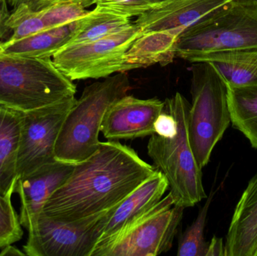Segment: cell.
Here are the masks:
<instances>
[{
	"mask_svg": "<svg viewBox=\"0 0 257 256\" xmlns=\"http://www.w3.org/2000/svg\"><path fill=\"white\" fill-rule=\"evenodd\" d=\"M248 48H257V0H229L182 32L176 57L195 63L213 53Z\"/></svg>",
	"mask_w": 257,
	"mask_h": 256,
	"instance_id": "277c9868",
	"label": "cell"
},
{
	"mask_svg": "<svg viewBox=\"0 0 257 256\" xmlns=\"http://www.w3.org/2000/svg\"><path fill=\"white\" fill-rule=\"evenodd\" d=\"M7 2L9 6H12L13 9L18 5L25 3L34 10L39 11L46 7L47 0H7Z\"/></svg>",
	"mask_w": 257,
	"mask_h": 256,
	"instance_id": "f546056e",
	"label": "cell"
},
{
	"mask_svg": "<svg viewBox=\"0 0 257 256\" xmlns=\"http://www.w3.org/2000/svg\"><path fill=\"white\" fill-rule=\"evenodd\" d=\"M217 189H211L203 207L200 209L197 217L187 227L178 240V256H205L208 243L204 237L205 224L210 205Z\"/></svg>",
	"mask_w": 257,
	"mask_h": 256,
	"instance_id": "7402d4cb",
	"label": "cell"
},
{
	"mask_svg": "<svg viewBox=\"0 0 257 256\" xmlns=\"http://www.w3.org/2000/svg\"><path fill=\"white\" fill-rule=\"evenodd\" d=\"M164 107V102L157 98L140 99L126 95L108 108L101 132L111 141L151 136L155 133L154 123Z\"/></svg>",
	"mask_w": 257,
	"mask_h": 256,
	"instance_id": "8fae6325",
	"label": "cell"
},
{
	"mask_svg": "<svg viewBox=\"0 0 257 256\" xmlns=\"http://www.w3.org/2000/svg\"><path fill=\"white\" fill-rule=\"evenodd\" d=\"M141 35L133 23L99 40L66 45L53 56V63L72 81L108 78L121 72L125 54Z\"/></svg>",
	"mask_w": 257,
	"mask_h": 256,
	"instance_id": "9c48e42d",
	"label": "cell"
},
{
	"mask_svg": "<svg viewBox=\"0 0 257 256\" xmlns=\"http://www.w3.org/2000/svg\"><path fill=\"white\" fill-rule=\"evenodd\" d=\"M22 112L0 105V195H4L18 181L17 162Z\"/></svg>",
	"mask_w": 257,
	"mask_h": 256,
	"instance_id": "e0dca14e",
	"label": "cell"
},
{
	"mask_svg": "<svg viewBox=\"0 0 257 256\" xmlns=\"http://www.w3.org/2000/svg\"><path fill=\"white\" fill-rule=\"evenodd\" d=\"M8 6L7 0H0V42L11 33L7 25L11 15Z\"/></svg>",
	"mask_w": 257,
	"mask_h": 256,
	"instance_id": "83f0119b",
	"label": "cell"
},
{
	"mask_svg": "<svg viewBox=\"0 0 257 256\" xmlns=\"http://www.w3.org/2000/svg\"><path fill=\"white\" fill-rule=\"evenodd\" d=\"M184 208L174 205L170 193L108 241L91 256H157L172 248Z\"/></svg>",
	"mask_w": 257,
	"mask_h": 256,
	"instance_id": "52a82bcc",
	"label": "cell"
},
{
	"mask_svg": "<svg viewBox=\"0 0 257 256\" xmlns=\"http://www.w3.org/2000/svg\"><path fill=\"white\" fill-rule=\"evenodd\" d=\"M184 30L175 28L142 33L125 54L121 72L172 63L176 57L178 39Z\"/></svg>",
	"mask_w": 257,
	"mask_h": 256,
	"instance_id": "2e32d148",
	"label": "cell"
},
{
	"mask_svg": "<svg viewBox=\"0 0 257 256\" xmlns=\"http://www.w3.org/2000/svg\"><path fill=\"white\" fill-rule=\"evenodd\" d=\"M205 256H226L223 238L214 236L211 242L208 243V250Z\"/></svg>",
	"mask_w": 257,
	"mask_h": 256,
	"instance_id": "f1b7e54d",
	"label": "cell"
},
{
	"mask_svg": "<svg viewBox=\"0 0 257 256\" xmlns=\"http://www.w3.org/2000/svg\"><path fill=\"white\" fill-rule=\"evenodd\" d=\"M176 119L166 111H163L157 117L154 123V131L157 135L164 138H172L177 132Z\"/></svg>",
	"mask_w": 257,
	"mask_h": 256,
	"instance_id": "4316f807",
	"label": "cell"
},
{
	"mask_svg": "<svg viewBox=\"0 0 257 256\" xmlns=\"http://www.w3.org/2000/svg\"><path fill=\"white\" fill-rule=\"evenodd\" d=\"M75 97L43 108L22 112L18 149V179L25 177L57 159L54 147L63 121Z\"/></svg>",
	"mask_w": 257,
	"mask_h": 256,
	"instance_id": "30bf717a",
	"label": "cell"
},
{
	"mask_svg": "<svg viewBox=\"0 0 257 256\" xmlns=\"http://www.w3.org/2000/svg\"><path fill=\"white\" fill-rule=\"evenodd\" d=\"M227 87L231 123L257 150V84Z\"/></svg>",
	"mask_w": 257,
	"mask_h": 256,
	"instance_id": "ffe728a7",
	"label": "cell"
},
{
	"mask_svg": "<svg viewBox=\"0 0 257 256\" xmlns=\"http://www.w3.org/2000/svg\"><path fill=\"white\" fill-rule=\"evenodd\" d=\"M75 165L56 160L18 179L15 193L21 199L20 222L27 228L30 222L42 211L47 200L66 181Z\"/></svg>",
	"mask_w": 257,
	"mask_h": 256,
	"instance_id": "7c38bea8",
	"label": "cell"
},
{
	"mask_svg": "<svg viewBox=\"0 0 257 256\" xmlns=\"http://www.w3.org/2000/svg\"><path fill=\"white\" fill-rule=\"evenodd\" d=\"M8 27L12 36L6 42H16L42 30H47L40 11H36L25 3L18 5L11 12Z\"/></svg>",
	"mask_w": 257,
	"mask_h": 256,
	"instance_id": "603a6c76",
	"label": "cell"
},
{
	"mask_svg": "<svg viewBox=\"0 0 257 256\" xmlns=\"http://www.w3.org/2000/svg\"><path fill=\"white\" fill-rule=\"evenodd\" d=\"M130 89L126 72L86 87L62 125L54 147L55 159L76 165L94 154L100 144L99 135L105 112Z\"/></svg>",
	"mask_w": 257,
	"mask_h": 256,
	"instance_id": "7a4b0ae2",
	"label": "cell"
},
{
	"mask_svg": "<svg viewBox=\"0 0 257 256\" xmlns=\"http://www.w3.org/2000/svg\"><path fill=\"white\" fill-rule=\"evenodd\" d=\"M161 0H96L95 9L131 18L152 9Z\"/></svg>",
	"mask_w": 257,
	"mask_h": 256,
	"instance_id": "484cf974",
	"label": "cell"
},
{
	"mask_svg": "<svg viewBox=\"0 0 257 256\" xmlns=\"http://www.w3.org/2000/svg\"><path fill=\"white\" fill-rule=\"evenodd\" d=\"M168 188L167 180L160 171L145 180L113 210L95 249L106 243L155 205Z\"/></svg>",
	"mask_w": 257,
	"mask_h": 256,
	"instance_id": "5bb4252c",
	"label": "cell"
},
{
	"mask_svg": "<svg viewBox=\"0 0 257 256\" xmlns=\"http://www.w3.org/2000/svg\"><path fill=\"white\" fill-rule=\"evenodd\" d=\"M164 104L165 111L176 119L177 132L172 138L153 134L147 147L148 153L167 180L174 205L185 209L207 198L202 169L196 162L189 141L190 104L180 93L166 99Z\"/></svg>",
	"mask_w": 257,
	"mask_h": 256,
	"instance_id": "3957f363",
	"label": "cell"
},
{
	"mask_svg": "<svg viewBox=\"0 0 257 256\" xmlns=\"http://www.w3.org/2000/svg\"><path fill=\"white\" fill-rule=\"evenodd\" d=\"M79 19L65 25L42 30L16 42H1L3 51L0 54L51 58L69 43L78 27Z\"/></svg>",
	"mask_w": 257,
	"mask_h": 256,
	"instance_id": "ac0fdd59",
	"label": "cell"
},
{
	"mask_svg": "<svg viewBox=\"0 0 257 256\" xmlns=\"http://www.w3.org/2000/svg\"><path fill=\"white\" fill-rule=\"evenodd\" d=\"M211 63L227 87H243L257 84V48L230 50L204 56L197 63Z\"/></svg>",
	"mask_w": 257,
	"mask_h": 256,
	"instance_id": "d6986e66",
	"label": "cell"
},
{
	"mask_svg": "<svg viewBox=\"0 0 257 256\" xmlns=\"http://www.w3.org/2000/svg\"><path fill=\"white\" fill-rule=\"evenodd\" d=\"M76 86L51 58L0 54V105L26 112L75 97Z\"/></svg>",
	"mask_w": 257,
	"mask_h": 256,
	"instance_id": "5b68a950",
	"label": "cell"
},
{
	"mask_svg": "<svg viewBox=\"0 0 257 256\" xmlns=\"http://www.w3.org/2000/svg\"><path fill=\"white\" fill-rule=\"evenodd\" d=\"M0 255L1 256H7V255H25L24 252L18 249V248L12 246V244L8 245V246H5L3 248L1 252H0Z\"/></svg>",
	"mask_w": 257,
	"mask_h": 256,
	"instance_id": "1f68e13d",
	"label": "cell"
},
{
	"mask_svg": "<svg viewBox=\"0 0 257 256\" xmlns=\"http://www.w3.org/2000/svg\"><path fill=\"white\" fill-rule=\"evenodd\" d=\"M158 171L118 141L100 142L97 151L74 167L47 200L42 213L63 222L86 219L117 207Z\"/></svg>",
	"mask_w": 257,
	"mask_h": 256,
	"instance_id": "6da1fadb",
	"label": "cell"
},
{
	"mask_svg": "<svg viewBox=\"0 0 257 256\" xmlns=\"http://www.w3.org/2000/svg\"><path fill=\"white\" fill-rule=\"evenodd\" d=\"M132 24L130 18L94 9L80 18L78 27L67 45L99 40L126 30Z\"/></svg>",
	"mask_w": 257,
	"mask_h": 256,
	"instance_id": "44dd1931",
	"label": "cell"
},
{
	"mask_svg": "<svg viewBox=\"0 0 257 256\" xmlns=\"http://www.w3.org/2000/svg\"><path fill=\"white\" fill-rule=\"evenodd\" d=\"M75 3L81 5L83 7L88 8L95 4L96 0H47L46 7L59 3Z\"/></svg>",
	"mask_w": 257,
	"mask_h": 256,
	"instance_id": "4dcf8cb0",
	"label": "cell"
},
{
	"mask_svg": "<svg viewBox=\"0 0 257 256\" xmlns=\"http://www.w3.org/2000/svg\"><path fill=\"white\" fill-rule=\"evenodd\" d=\"M39 11L47 29L73 22L89 12L81 5L70 2L56 3Z\"/></svg>",
	"mask_w": 257,
	"mask_h": 256,
	"instance_id": "d4e9b609",
	"label": "cell"
},
{
	"mask_svg": "<svg viewBox=\"0 0 257 256\" xmlns=\"http://www.w3.org/2000/svg\"><path fill=\"white\" fill-rule=\"evenodd\" d=\"M114 208L73 222L57 220L41 212L27 227L24 253L29 256H91Z\"/></svg>",
	"mask_w": 257,
	"mask_h": 256,
	"instance_id": "ba28073f",
	"label": "cell"
},
{
	"mask_svg": "<svg viewBox=\"0 0 257 256\" xmlns=\"http://www.w3.org/2000/svg\"><path fill=\"white\" fill-rule=\"evenodd\" d=\"M15 188L6 195H0V249L22 238V225L12 203Z\"/></svg>",
	"mask_w": 257,
	"mask_h": 256,
	"instance_id": "cb8c5ba5",
	"label": "cell"
},
{
	"mask_svg": "<svg viewBox=\"0 0 257 256\" xmlns=\"http://www.w3.org/2000/svg\"><path fill=\"white\" fill-rule=\"evenodd\" d=\"M2 51H3V47H2V44L1 42H0V53H1Z\"/></svg>",
	"mask_w": 257,
	"mask_h": 256,
	"instance_id": "d6a6232c",
	"label": "cell"
},
{
	"mask_svg": "<svg viewBox=\"0 0 257 256\" xmlns=\"http://www.w3.org/2000/svg\"><path fill=\"white\" fill-rule=\"evenodd\" d=\"M191 71L188 137L196 162L202 169L230 125L228 87L211 63H195Z\"/></svg>",
	"mask_w": 257,
	"mask_h": 256,
	"instance_id": "8992f818",
	"label": "cell"
},
{
	"mask_svg": "<svg viewBox=\"0 0 257 256\" xmlns=\"http://www.w3.org/2000/svg\"><path fill=\"white\" fill-rule=\"evenodd\" d=\"M225 250L226 256H257V174L235 207Z\"/></svg>",
	"mask_w": 257,
	"mask_h": 256,
	"instance_id": "9a60e30c",
	"label": "cell"
},
{
	"mask_svg": "<svg viewBox=\"0 0 257 256\" xmlns=\"http://www.w3.org/2000/svg\"><path fill=\"white\" fill-rule=\"evenodd\" d=\"M229 0H161L138 17L133 24L141 33L187 27Z\"/></svg>",
	"mask_w": 257,
	"mask_h": 256,
	"instance_id": "4fadbf2b",
	"label": "cell"
}]
</instances>
